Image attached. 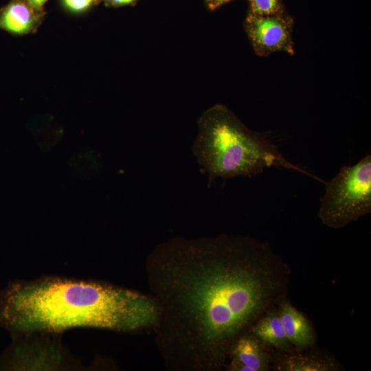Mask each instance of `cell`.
Here are the masks:
<instances>
[{"label": "cell", "instance_id": "cell-1", "mask_svg": "<svg viewBox=\"0 0 371 371\" xmlns=\"http://www.w3.org/2000/svg\"><path fill=\"white\" fill-rule=\"evenodd\" d=\"M145 271L156 346L173 371L223 368L237 338L282 300L290 274L268 243L229 234L161 242Z\"/></svg>", "mask_w": 371, "mask_h": 371}, {"label": "cell", "instance_id": "cell-2", "mask_svg": "<svg viewBox=\"0 0 371 371\" xmlns=\"http://www.w3.org/2000/svg\"><path fill=\"white\" fill-rule=\"evenodd\" d=\"M158 316L150 295L99 281L50 276L12 281L0 291V327L12 337L76 327L153 329Z\"/></svg>", "mask_w": 371, "mask_h": 371}, {"label": "cell", "instance_id": "cell-3", "mask_svg": "<svg viewBox=\"0 0 371 371\" xmlns=\"http://www.w3.org/2000/svg\"><path fill=\"white\" fill-rule=\"evenodd\" d=\"M199 126L192 152L210 184L216 178L259 175L271 167L297 171L324 182L289 161L278 146L247 128L225 106L208 110Z\"/></svg>", "mask_w": 371, "mask_h": 371}, {"label": "cell", "instance_id": "cell-4", "mask_svg": "<svg viewBox=\"0 0 371 371\" xmlns=\"http://www.w3.org/2000/svg\"><path fill=\"white\" fill-rule=\"evenodd\" d=\"M324 184L318 216L324 225L339 229L370 213V154L352 166H344Z\"/></svg>", "mask_w": 371, "mask_h": 371}, {"label": "cell", "instance_id": "cell-5", "mask_svg": "<svg viewBox=\"0 0 371 371\" xmlns=\"http://www.w3.org/2000/svg\"><path fill=\"white\" fill-rule=\"evenodd\" d=\"M12 337V345L5 352L1 368H64L65 353L58 341L52 342L47 333H39Z\"/></svg>", "mask_w": 371, "mask_h": 371}, {"label": "cell", "instance_id": "cell-6", "mask_svg": "<svg viewBox=\"0 0 371 371\" xmlns=\"http://www.w3.org/2000/svg\"><path fill=\"white\" fill-rule=\"evenodd\" d=\"M245 27L258 55L267 56L277 51L294 54L291 19L280 14L262 16L251 13Z\"/></svg>", "mask_w": 371, "mask_h": 371}, {"label": "cell", "instance_id": "cell-7", "mask_svg": "<svg viewBox=\"0 0 371 371\" xmlns=\"http://www.w3.org/2000/svg\"><path fill=\"white\" fill-rule=\"evenodd\" d=\"M226 364L229 371H267L269 359L262 344L251 333H245L233 344Z\"/></svg>", "mask_w": 371, "mask_h": 371}, {"label": "cell", "instance_id": "cell-8", "mask_svg": "<svg viewBox=\"0 0 371 371\" xmlns=\"http://www.w3.org/2000/svg\"><path fill=\"white\" fill-rule=\"evenodd\" d=\"M278 311L286 336L293 346L304 348L315 343L314 330L302 313L285 300L280 302Z\"/></svg>", "mask_w": 371, "mask_h": 371}, {"label": "cell", "instance_id": "cell-9", "mask_svg": "<svg viewBox=\"0 0 371 371\" xmlns=\"http://www.w3.org/2000/svg\"><path fill=\"white\" fill-rule=\"evenodd\" d=\"M277 358L275 368L281 371H335L339 368L335 360L316 352L293 353L286 351Z\"/></svg>", "mask_w": 371, "mask_h": 371}, {"label": "cell", "instance_id": "cell-10", "mask_svg": "<svg viewBox=\"0 0 371 371\" xmlns=\"http://www.w3.org/2000/svg\"><path fill=\"white\" fill-rule=\"evenodd\" d=\"M250 333L262 345L289 351L292 344L284 329L278 310H272L258 319L250 328Z\"/></svg>", "mask_w": 371, "mask_h": 371}, {"label": "cell", "instance_id": "cell-11", "mask_svg": "<svg viewBox=\"0 0 371 371\" xmlns=\"http://www.w3.org/2000/svg\"><path fill=\"white\" fill-rule=\"evenodd\" d=\"M34 23L32 10L21 2L10 3L0 16V28L12 34H21L29 32Z\"/></svg>", "mask_w": 371, "mask_h": 371}, {"label": "cell", "instance_id": "cell-12", "mask_svg": "<svg viewBox=\"0 0 371 371\" xmlns=\"http://www.w3.org/2000/svg\"><path fill=\"white\" fill-rule=\"evenodd\" d=\"M251 14L256 15H277L282 13L280 0H249Z\"/></svg>", "mask_w": 371, "mask_h": 371}, {"label": "cell", "instance_id": "cell-13", "mask_svg": "<svg viewBox=\"0 0 371 371\" xmlns=\"http://www.w3.org/2000/svg\"><path fill=\"white\" fill-rule=\"evenodd\" d=\"M93 0H64L65 5L74 11H81L87 8Z\"/></svg>", "mask_w": 371, "mask_h": 371}, {"label": "cell", "instance_id": "cell-14", "mask_svg": "<svg viewBox=\"0 0 371 371\" xmlns=\"http://www.w3.org/2000/svg\"><path fill=\"white\" fill-rule=\"evenodd\" d=\"M231 1L232 0H205L207 6L212 10H214Z\"/></svg>", "mask_w": 371, "mask_h": 371}, {"label": "cell", "instance_id": "cell-15", "mask_svg": "<svg viewBox=\"0 0 371 371\" xmlns=\"http://www.w3.org/2000/svg\"><path fill=\"white\" fill-rule=\"evenodd\" d=\"M34 8H40L47 0H27Z\"/></svg>", "mask_w": 371, "mask_h": 371}, {"label": "cell", "instance_id": "cell-16", "mask_svg": "<svg viewBox=\"0 0 371 371\" xmlns=\"http://www.w3.org/2000/svg\"><path fill=\"white\" fill-rule=\"evenodd\" d=\"M112 3L117 5H124L132 3L134 0H111Z\"/></svg>", "mask_w": 371, "mask_h": 371}]
</instances>
